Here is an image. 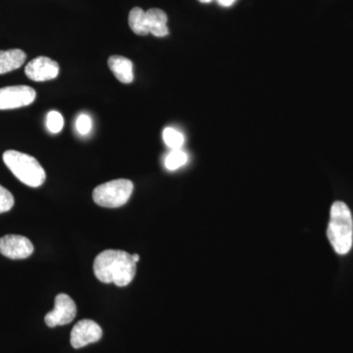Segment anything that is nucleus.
Segmentation results:
<instances>
[{
  "label": "nucleus",
  "instance_id": "obj_12",
  "mask_svg": "<svg viewBox=\"0 0 353 353\" xmlns=\"http://www.w3.org/2000/svg\"><path fill=\"white\" fill-rule=\"evenodd\" d=\"M27 59L21 50H0V75L19 69Z\"/></svg>",
  "mask_w": 353,
  "mask_h": 353
},
{
  "label": "nucleus",
  "instance_id": "obj_16",
  "mask_svg": "<svg viewBox=\"0 0 353 353\" xmlns=\"http://www.w3.org/2000/svg\"><path fill=\"white\" fill-rule=\"evenodd\" d=\"M64 127L63 116L57 111H50L46 116V128L51 134H58Z\"/></svg>",
  "mask_w": 353,
  "mask_h": 353
},
{
  "label": "nucleus",
  "instance_id": "obj_8",
  "mask_svg": "<svg viewBox=\"0 0 353 353\" xmlns=\"http://www.w3.org/2000/svg\"><path fill=\"white\" fill-rule=\"evenodd\" d=\"M102 334L101 327L97 322L90 319L81 320L72 329V347L79 350L97 343L101 340Z\"/></svg>",
  "mask_w": 353,
  "mask_h": 353
},
{
  "label": "nucleus",
  "instance_id": "obj_1",
  "mask_svg": "<svg viewBox=\"0 0 353 353\" xmlns=\"http://www.w3.org/2000/svg\"><path fill=\"white\" fill-rule=\"evenodd\" d=\"M95 277L104 284L126 287L134 280L137 263L132 255L123 250H108L99 253L94 262Z\"/></svg>",
  "mask_w": 353,
  "mask_h": 353
},
{
  "label": "nucleus",
  "instance_id": "obj_10",
  "mask_svg": "<svg viewBox=\"0 0 353 353\" xmlns=\"http://www.w3.org/2000/svg\"><path fill=\"white\" fill-rule=\"evenodd\" d=\"M108 66L121 83L134 82V64L131 60L120 55H112L109 57Z\"/></svg>",
  "mask_w": 353,
  "mask_h": 353
},
{
  "label": "nucleus",
  "instance_id": "obj_21",
  "mask_svg": "<svg viewBox=\"0 0 353 353\" xmlns=\"http://www.w3.org/2000/svg\"><path fill=\"white\" fill-rule=\"evenodd\" d=\"M199 2H201V3H210L212 0H199Z\"/></svg>",
  "mask_w": 353,
  "mask_h": 353
},
{
  "label": "nucleus",
  "instance_id": "obj_11",
  "mask_svg": "<svg viewBox=\"0 0 353 353\" xmlns=\"http://www.w3.org/2000/svg\"><path fill=\"white\" fill-rule=\"evenodd\" d=\"M146 25L148 32L157 38L168 36L169 29L167 27V14L161 9L152 8L145 12Z\"/></svg>",
  "mask_w": 353,
  "mask_h": 353
},
{
  "label": "nucleus",
  "instance_id": "obj_19",
  "mask_svg": "<svg viewBox=\"0 0 353 353\" xmlns=\"http://www.w3.org/2000/svg\"><path fill=\"white\" fill-rule=\"evenodd\" d=\"M216 1H217L221 6L230 7L233 6V4L234 3V2L236 1V0H216Z\"/></svg>",
  "mask_w": 353,
  "mask_h": 353
},
{
  "label": "nucleus",
  "instance_id": "obj_9",
  "mask_svg": "<svg viewBox=\"0 0 353 353\" xmlns=\"http://www.w3.org/2000/svg\"><path fill=\"white\" fill-rule=\"evenodd\" d=\"M59 70V65L54 60L39 57L28 63L25 68V74L34 82H46L57 78Z\"/></svg>",
  "mask_w": 353,
  "mask_h": 353
},
{
  "label": "nucleus",
  "instance_id": "obj_15",
  "mask_svg": "<svg viewBox=\"0 0 353 353\" xmlns=\"http://www.w3.org/2000/svg\"><path fill=\"white\" fill-rule=\"evenodd\" d=\"M164 143L168 148L173 150H180L183 145L185 138H183L182 132L176 131L174 128L168 127L163 131Z\"/></svg>",
  "mask_w": 353,
  "mask_h": 353
},
{
  "label": "nucleus",
  "instance_id": "obj_7",
  "mask_svg": "<svg viewBox=\"0 0 353 353\" xmlns=\"http://www.w3.org/2000/svg\"><path fill=\"white\" fill-rule=\"evenodd\" d=\"M34 252V245L29 239L19 234H6L0 238V253L7 259H26Z\"/></svg>",
  "mask_w": 353,
  "mask_h": 353
},
{
  "label": "nucleus",
  "instance_id": "obj_13",
  "mask_svg": "<svg viewBox=\"0 0 353 353\" xmlns=\"http://www.w3.org/2000/svg\"><path fill=\"white\" fill-rule=\"evenodd\" d=\"M129 25L132 31L139 36H146L150 34L146 25L145 12L139 7H134L130 11Z\"/></svg>",
  "mask_w": 353,
  "mask_h": 353
},
{
  "label": "nucleus",
  "instance_id": "obj_17",
  "mask_svg": "<svg viewBox=\"0 0 353 353\" xmlns=\"http://www.w3.org/2000/svg\"><path fill=\"white\" fill-rule=\"evenodd\" d=\"M15 203L13 194L6 188L0 185V214L8 212L11 210Z\"/></svg>",
  "mask_w": 353,
  "mask_h": 353
},
{
  "label": "nucleus",
  "instance_id": "obj_6",
  "mask_svg": "<svg viewBox=\"0 0 353 353\" xmlns=\"http://www.w3.org/2000/svg\"><path fill=\"white\" fill-rule=\"evenodd\" d=\"M77 306L75 301L65 294H58L55 297L54 309L44 317L46 326L54 328L57 326H64L75 319Z\"/></svg>",
  "mask_w": 353,
  "mask_h": 353
},
{
  "label": "nucleus",
  "instance_id": "obj_3",
  "mask_svg": "<svg viewBox=\"0 0 353 353\" xmlns=\"http://www.w3.org/2000/svg\"><path fill=\"white\" fill-rule=\"evenodd\" d=\"M3 161L13 175L28 187L39 188L46 182V174L38 160L26 153L7 150Z\"/></svg>",
  "mask_w": 353,
  "mask_h": 353
},
{
  "label": "nucleus",
  "instance_id": "obj_5",
  "mask_svg": "<svg viewBox=\"0 0 353 353\" xmlns=\"http://www.w3.org/2000/svg\"><path fill=\"white\" fill-rule=\"evenodd\" d=\"M36 97V90L29 85H11L0 88V110L31 105Z\"/></svg>",
  "mask_w": 353,
  "mask_h": 353
},
{
  "label": "nucleus",
  "instance_id": "obj_2",
  "mask_svg": "<svg viewBox=\"0 0 353 353\" xmlns=\"http://www.w3.org/2000/svg\"><path fill=\"white\" fill-rule=\"evenodd\" d=\"M327 234L334 252L338 254H347L352 250L353 219L352 212L345 202L336 201L332 205Z\"/></svg>",
  "mask_w": 353,
  "mask_h": 353
},
{
  "label": "nucleus",
  "instance_id": "obj_14",
  "mask_svg": "<svg viewBox=\"0 0 353 353\" xmlns=\"http://www.w3.org/2000/svg\"><path fill=\"white\" fill-rule=\"evenodd\" d=\"M188 162L187 153L181 150H173L165 159V167L169 171H175Z\"/></svg>",
  "mask_w": 353,
  "mask_h": 353
},
{
  "label": "nucleus",
  "instance_id": "obj_18",
  "mask_svg": "<svg viewBox=\"0 0 353 353\" xmlns=\"http://www.w3.org/2000/svg\"><path fill=\"white\" fill-rule=\"evenodd\" d=\"M76 128L79 134H83V136H85V134L92 131V122L90 116L85 115V114H81L76 121Z\"/></svg>",
  "mask_w": 353,
  "mask_h": 353
},
{
  "label": "nucleus",
  "instance_id": "obj_4",
  "mask_svg": "<svg viewBox=\"0 0 353 353\" xmlns=\"http://www.w3.org/2000/svg\"><path fill=\"white\" fill-rule=\"evenodd\" d=\"M134 192V183L127 179H118L95 188L92 199L97 205L117 208L125 205Z\"/></svg>",
  "mask_w": 353,
  "mask_h": 353
},
{
  "label": "nucleus",
  "instance_id": "obj_20",
  "mask_svg": "<svg viewBox=\"0 0 353 353\" xmlns=\"http://www.w3.org/2000/svg\"><path fill=\"white\" fill-rule=\"evenodd\" d=\"M132 259H134V261L136 262V263H138V262L139 261V254L132 255Z\"/></svg>",
  "mask_w": 353,
  "mask_h": 353
}]
</instances>
